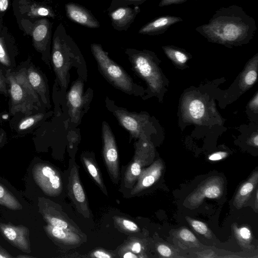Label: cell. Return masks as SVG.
<instances>
[{
  "label": "cell",
  "instance_id": "30bf717a",
  "mask_svg": "<svg viewBox=\"0 0 258 258\" xmlns=\"http://www.w3.org/2000/svg\"><path fill=\"white\" fill-rule=\"evenodd\" d=\"M125 53L127 55L135 71L146 80L151 87L156 88V76L151 52L147 50L141 51L134 48H126Z\"/></svg>",
  "mask_w": 258,
  "mask_h": 258
},
{
  "label": "cell",
  "instance_id": "5b68a950",
  "mask_svg": "<svg viewBox=\"0 0 258 258\" xmlns=\"http://www.w3.org/2000/svg\"><path fill=\"white\" fill-rule=\"evenodd\" d=\"M154 151L149 144L143 139L142 135L136 144L134 158L124 173V182L126 187H133L143 167L153 160Z\"/></svg>",
  "mask_w": 258,
  "mask_h": 258
},
{
  "label": "cell",
  "instance_id": "277c9868",
  "mask_svg": "<svg viewBox=\"0 0 258 258\" xmlns=\"http://www.w3.org/2000/svg\"><path fill=\"white\" fill-rule=\"evenodd\" d=\"M91 50L97 62L99 71L110 84L128 95L138 94V87L131 77L109 57L101 44L92 43Z\"/></svg>",
  "mask_w": 258,
  "mask_h": 258
},
{
  "label": "cell",
  "instance_id": "8d00e7d4",
  "mask_svg": "<svg viewBox=\"0 0 258 258\" xmlns=\"http://www.w3.org/2000/svg\"><path fill=\"white\" fill-rule=\"evenodd\" d=\"M257 78V73L254 70L249 71L245 77V82L247 85H252Z\"/></svg>",
  "mask_w": 258,
  "mask_h": 258
},
{
  "label": "cell",
  "instance_id": "d4e9b609",
  "mask_svg": "<svg viewBox=\"0 0 258 258\" xmlns=\"http://www.w3.org/2000/svg\"><path fill=\"white\" fill-rule=\"evenodd\" d=\"M233 229L235 235L240 244L245 247L249 246L252 239L250 230L246 227L238 228L236 225L233 226Z\"/></svg>",
  "mask_w": 258,
  "mask_h": 258
},
{
  "label": "cell",
  "instance_id": "cb8c5ba5",
  "mask_svg": "<svg viewBox=\"0 0 258 258\" xmlns=\"http://www.w3.org/2000/svg\"><path fill=\"white\" fill-rule=\"evenodd\" d=\"M82 159L91 176L99 185L105 194L107 195V192L103 183V181L101 178V174L93 160L85 156H83Z\"/></svg>",
  "mask_w": 258,
  "mask_h": 258
},
{
  "label": "cell",
  "instance_id": "f1b7e54d",
  "mask_svg": "<svg viewBox=\"0 0 258 258\" xmlns=\"http://www.w3.org/2000/svg\"><path fill=\"white\" fill-rule=\"evenodd\" d=\"M189 110L192 117L199 119L203 116L205 112V107L202 102L195 99L190 102Z\"/></svg>",
  "mask_w": 258,
  "mask_h": 258
},
{
  "label": "cell",
  "instance_id": "ffe728a7",
  "mask_svg": "<svg viewBox=\"0 0 258 258\" xmlns=\"http://www.w3.org/2000/svg\"><path fill=\"white\" fill-rule=\"evenodd\" d=\"M20 9L22 12L32 18L55 17L52 8L43 4L23 0L20 2Z\"/></svg>",
  "mask_w": 258,
  "mask_h": 258
},
{
  "label": "cell",
  "instance_id": "44dd1931",
  "mask_svg": "<svg viewBox=\"0 0 258 258\" xmlns=\"http://www.w3.org/2000/svg\"><path fill=\"white\" fill-rule=\"evenodd\" d=\"M46 230L50 235L58 242L67 245H77L82 239L79 234L59 227L48 225Z\"/></svg>",
  "mask_w": 258,
  "mask_h": 258
},
{
  "label": "cell",
  "instance_id": "f6af8a7d",
  "mask_svg": "<svg viewBox=\"0 0 258 258\" xmlns=\"http://www.w3.org/2000/svg\"><path fill=\"white\" fill-rule=\"evenodd\" d=\"M255 199H256V202H255L256 206H255V207H256V209H257V190H256V198H255Z\"/></svg>",
  "mask_w": 258,
  "mask_h": 258
},
{
  "label": "cell",
  "instance_id": "ab89813d",
  "mask_svg": "<svg viewBox=\"0 0 258 258\" xmlns=\"http://www.w3.org/2000/svg\"><path fill=\"white\" fill-rule=\"evenodd\" d=\"M93 255L94 256H95L96 257H98V258H110V257H111V256L109 254L104 252V251H102V250H97L93 252Z\"/></svg>",
  "mask_w": 258,
  "mask_h": 258
},
{
  "label": "cell",
  "instance_id": "d590c367",
  "mask_svg": "<svg viewBox=\"0 0 258 258\" xmlns=\"http://www.w3.org/2000/svg\"><path fill=\"white\" fill-rule=\"evenodd\" d=\"M7 84H8V81L6 76H5L0 70V93L5 95L8 94Z\"/></svg>",
  "mask_w": 258,
  "mask_h": 258
},
{
  "label": "cell",
  "instance_id": "7a4b0ae2",
  "mask_svg": "<svg viewBox=\"0 0 258 258\" xmlns=\"http://www.w3.org/2000/svg\"><path fill=\"white\" fill-rule=\"evenodd\" d=\"M51 60L59 84L66 89L69 84L70 69L75 67L82 68L86 64L79 47L61 23L53 34Z\"/></svg>",
  "mask_w": 258,
  "mask_h": 258
},
{
  "label": "cell",
  "instance_id": "7c38bea8",
  "mask_svg": "<svg viewBox=\"0 0 258 258\" xmlns=\"http://www.w3.org/2000/svg\"><path fill=\"white\" fill-rule=\"evenodd\" d=\"M36 181L47 194L55 196L62 190V181L59 173L47 165L38 166L35 170Z\"/></svg>",
  "mask_w": 258,
  "mask_h": 258
},
{
  "label": "cell",
  "instance_id": "d6a6232c",
  "mask_svg": "<svg viewBox=\"0 0 258 258\" xmlns=\"http://www.w3.org/2000/svg\"><path fill=\"white\" fill-rule=\"evenodd\" d=\"M0 62L4 66L9 67L12 66L11 58L6 47L3 39L0 37Z\"/></svg>",
  "mask_w": 258,
  "mask_h": 258
},
{
  "label": "cell",
  "instance_id": "83f0119b",
  "mask_svg": "<svg viewBox=\"0 0 258 258\" xmlns=\"http://www.w3.org/2000/svg\"><path fill=\"white\" fill-rule=\"evenodd\" d=\"M186 219L196 232L208 238L212 237V233L206 224L189 217H186Z\"/></svg>",
  "mask_w": 258,
  "mask_h": 258
},
{
  "label": "cell",
  "instance_id": "ac0fdd59",
  "mask_svg": "<svg viewBox=\"0 0 258 258\" xmlns=\"http://www.w3.org/2000/svg\"><path fill=\"white\" fill-rule=\"evenodd\" d=\"M27 76L30 85L40 97L41 101L44 104L48 105L49 90L43 76L33 66H30L27 69Z\"/></svg>",
  "mask_w": 258,
  "mask_h": 258
},
{
  "label": "cell",
  "instance_id": "4316f807",
  "mask_svg": "<svg viewBox=\"0 0 258 258\" xmlns=\"http://www.w3.org/2000/svg\"><path fill=\"white\" fill-rule=\"evenodd\" d=\"M44 116V114L38 113L32 115H29L23 118L18 124L20 131L26 130L40 121Z\"/></svg>",
  "mask_w": 258,
  "mask_h": 258
},
{
  "label": "cell",
  "instance_id": "52a82bcc",
  "mask_svg": "<svg viewBox=\"0 0 258 258\" xmlns=\"http://www.w3.org/2000/svg\"><path fill=\"white\" fill-rule=\"evenodd\" d=\"M224 181L222 177L214 176L201 182L184 201L186 207L196 209L205 198L218 199L223 194Z\"/></svg>",
  "mask_w": 258,
  "mask_h": 258
},
{
  "label": "cell",
  "instance_id": "836d02e7",
  "mask_svg": "<svg viewBox=\"0 0 258 258\" xmlns=\"http://www.w3.org/2000/svg\"><path fill=\"white\" fill-rule=\"evenodd\" d=\"M179 237L183 241L195 242L197 238L194 234L187 228H182L178 232Z\"/></svg>",
  "mask_w": 258,
  "mask_h": 258
},
{
  "label": "cell",
  "instance_id": "603a6c76",
  "mask_svg": "<svg viewBox=\"0 0 258 258\" xmlns=\"http://www.w3.org/2000/svg\"><path fill=\"white\" fill-rule=\"evenodd\" d=\"M45 218L53 226L59 227L68 231L80 234V231L71 224L65 217L59 214L56 216L46 215Z\"/></svg>",
  "mask_w": 258,
  "mask_h": 258
},
{
  "label": "cell",
  "instance_id": "2e32d148",
  "mask_svg": "<svg viewBox=\"0 0 258 258\" xmlns=\"http://www.w3.org/2000/svg\"><path fill=\"white\" fill-rule=\"evenodd\" d=\"M164 165L161 160H157L149 167L143 169L137 178L136 184L132 188L131 194L136 195L152 185L162 175Z\"/></svg>",
  "mask_w": 258,
  "mask_h": 258
},
{
  "label": "cell",
  "instance_id": "7bdbcfd3",
  "mask_svg": "<svg viewBox=\"0 0 258 258\" xmlns=\"http://www.w3.org/2000/svg\"><path fill=\"white\" fill-rule=\"evenodd\" d=\"M123 257L124 258H137L138 256L131 252H127L124 254Z\"/></svg>",
  "mask_w": 258,
  "mask_h": 258
},
{
  "label": "cell",
  "instance_id": "9c48e42d",
  "mask_svg": "<svg viewBox=\"0 0 258 258\" xmlns=\"http://www.w3.org/2000/svg\"><path fill=\"white\" fill-rule=\"evenodd\" d=\"M106 107L117 118L120 124L130 134L132 139L142 135L146 119L144 116L117 106L108 97L105 99Z\"/></svg>",
  "mask_w": 258,
  "mask_h": 258
},
{
  "label": "cell",
  "instance_id": "484cf974",
  "mask_svg": "<svg viewBox=\"0 0 258 258\" xmlns=\"http://www.w3.org/2000/svg\"><path fill=\"white\" fill-rule=\"evenodd\" d=\"M166 53L172 58L179 63H185L187 60V55L182 50L173 46H165L163 47Z\"/></svg>",
  "mask_w": 258,
  "mask_h": 258
},
{
  "label": "cell",
  "instance_id": "8fae6325",
  "mask_svg": "<svg viewBox=\"0 0 258 258\" xmlns=\"http://www.w3.org/2000/svg\"><path fill=\"white\" fill-rule=\"evenodd\" d=\"M52 25L48 19L42 18L32 24L29 32L35 49L42 55V59L50 66V44Z\"/></svg>",
  "mask_w": 258,
  "mask_h": 258
},
{
  "label": "cell",
  "instance_id": "6da1fadb",
  "mask_svg": "<svg viewBox=\"0 0 258 258\" xmlns=\"http://www.w3.org/2000/svg\"><path fill=\"white\" fill-rule=\"evenodd\" d=\"M196 30L209 41L226 46L248 43L256 30L254 19L236 5L215 11L208 22Z\"/></svg>",
  "mask_w": 258,
  "mask_h": 258
},
{
  "label": "cell",
  "instance_id": "bcb514c9",
  "mask_svg": "<svg viewBox=\"0 0 258 258\" xmlns=\"http://www.w3.org/2000/svg\"><path fill=\"white\" fill-rule=\"evenodd\" d=\"M2 139H3V135H2L0 133V142L2 141Z\"/></svg>",
  "mask_w": 258,
  "mask_h": 258
},
{
  "label": "cell",
  "instance_id": "3957f363",
  "mask_svg": "<svg viewBox=\"0 0 258 258\" xmlns=\"http://www.w3.org/2000/svg\"><path fill=\"white\" fill-rule=\"evenodd\" d=\"M5 76L10 85L11 113L30 115L34 110H38L41 106L39 96L28 80L27 69L22 68L17 72L8 70Z\"/></svg>",
  "mask_w": 258,
  "mask_h": 258
},
{
  "label": "cell",
  "instance_id": "74e56055",
  "mask_svg": "<svg viewBox=\"0 0 258 258\" xmlns=\"http://www.w3.org/2000/svg\"><path fill=\"white\" fill-rule=\"evenodd\" d=\"M188 0H161L158 6L159 7H163L172 5H177L183 3ZM198 1V0H192Z\"/></svg>",
  "mask_w": 258,
  "mask_h": 258
},
{
  "label": "cell",
  "instance_id": "f546056e",
  "mask_svg": "<svg viewBox=\"0 0 258 258\" xmlns=\"http://www.w3.org/2000/svg\"><path fill=\"white\" fill-rule=\"evenodd\" d=\"M147 0H112L107 9V12H110L117 7L121 6H129L130 5L139 6Z\"/></svg>",
  "mask_w": 258,
  "mask_h": 258
},
{
  "label": "cell",
  "instance_id": "4dcf8cb0",
  "mask_svg": "<svg viewBox=\"0 0 258 258\" xmlns=\"http://www.w3.org/2000/svg\"><path fill=\"white\" fill-rule=\"evenodd\" d=\"M0 203L12 209H16L18 206L16 200L7 193L1 185H0Z\"/></svg>",
  "mask_w": 258,
  "mask_h": 258
},
{
  "label": "cell",
  "instance_id": "60d3db41",
  "mask_svg": "<svg viewBox=\"0 0 258 258\" xmlns=\"http://www.w3.org/2000/svg\"><path fill=\"white\" fill-rule=\"evenodd\" d=\"M9 5V0H0V12H5Z\"/></svg>",
  "mask_w": 258,
  "mask_h": 258
},
{
  "label": "cell",
  "instance_id": "4fadbf2b",
  "mask_svg": "<svg viewBox=\"0 0 258 258\" xmlns=\"http://www.w3.org/2000/svg\"><path fill=\"white\" fill-rule=\"evenodd\" d=\"M68 192L78 211L85 217H90V211L86 196L81 185L78 168L74 165L68 177Z\"/></svg>",
  "mask_w": 258,
  "mask_h": 258
},
{
  "label": "cell",
  "instance_id": "d6986e66",
  "mask_svg": "<svg viewBox=\"0 0 258 258\" xmlns=\"http://www.w3.org/2000/svg\"><path fill=\"white\" fill-rule=\"evenodd\" d=\"M257 182L258 171L256 170L238 189L233 201V205L236 209L241 208L246 204L257 185Z\"/></svg>",
  "mask_w": 258,
  "mask_h": 258
},
{
  "label": "cell",
  "instance_id": "1f68e13d",
  "mask_svg": "<svg viewBox=\"0 0 258 258\" xmlns=\"http://www.w3.org/2000/svg\"><path fill=\"white\" fill-rule=\"evenodd\" d=\"M115 221L116 223L123 230L130 232H137L140 230L136 223L128 219L116 218Z\"/></svg>",
  "mask_w": 258,
  "mask_h": 258
},
{
  "label": "cell",
  "instance_id": "8992f818",
  "mask_svg": "<svg viewBox=\"0 0 258 258\" xmlns=\"http://www.w3.org/2000/svg\"><path fill=\"white\" fill-rule=\"evenodd\" d=\"M84 80L78 78L72 85L67 95V106L71 121L79 123L83 114L87 111L91 100L92 91L84 93Z\"/></svg>",
  "mask_w": 258,
  "mask_h": 258
},
{
  "label": "cell",
  "instance_id": "9a60e30c",
  "mask_svg": "<svg viewBox=\"0 0 258 258\" xmlns=\"http://www.w3.org/2000/svg\"><path fill=\"white\" fill-rule=\"evenodd\" d=\"M140 11L139 6H134L133 8L121 6L108 12V14L111 19L113 28L115 30L121 31L128 29Z\"/></svg>",
  "mask_w": 258,
  "mask_h": 258
},
{
  "label": "cell",
  "instance_id": "e0dca14e",
  "mask_svg": "<svg viewBox=\"0 0 258 258\" xmlns=\"http://www.w3.org/2000/svg\"><path fill=\"white\" fill-rule=\"evenodd\" d=\"M183 21L179 17L164 15L151 20L139 30L140 34L158 35L164 33L172 25Z\"/></svg>",
  "mask_w": 258,
  "mask_h": 258
},
{
  "label": "cell",
  "instance_id": "f35d334b",
  "mask_svg": "<svg viewBox=\"0 0 258 258\" xmlns=\"http://www.w3.org/2000/svg\"><path fill=\"white\" fill-rule=\"evenodd\" d=\"M227 155L228 153L227 152H218L210 155L208 159L211 161H218L225 158Z\"/></svg>",
  "mask_w": 258,
  "mask_h": 258
},
{
  "label": "cell",
  "instance_id": "e575fe53",
  "mask_svg": "<svg viewBox=\"0 0 258 258\" xmlns=\"http://www.w3.org/2000/svg\"><path fill=\"white\" fill-rule=\"evenodd\" d=\"M158 253L163 257H171L172 251L171 249L166 245L160 244L157 247Z\"/></svg>",
  "mask_w": 258,
  "mask_h": 258
},
{
  "label": "cell",
  "instance_id": "5bb4252c",
  "mask_svg": "<svg viewBox=\"0 0 258 258\" xmlns=\"http://www.w3.org/2000/svg\"><path fill=\"white\" fill-rule=\"evenodd\" d=\"M67 17L72 21L89 28H98L100 24L91 11L75 3H68L64 6Z\"/></svg>",
  "mask_w": 258,
  "mask_h": 258
},
{
  "label": "cell",
  "instance_id": "b9f144b4",
  "mask_svg": "<svg viewBox=\"0 0 258 258\" xmlns=\"http://www.w3.org/2000/svg\"><path fill=\"white\" fill-rule=\"evenodd\" d=\"M142 249V246L140 243L135 242L132 245L131 250L133 252L136 253H139L141 252Z\"/></svg>",
  "mask_w": 258,
  "mask_h": 258
},
{
  "label": "cell",
  "instance_id": "ba28073f",
  "mask_svg": "<svg viewBox=\"0 0 258 258\" xmlns=\"http://www.w3.org/2000/svg\"><path fill=\"white\" fill-rule=\"evenodd\" d=\"M103 155L109 175L114 183L119 179L120 172L115 137L108 123L102 122Z\"/></svg>",
  "mask_w": 258,
  "mask_h": 258
},
{
  "label": "cell",
  "instance_id": "ee69618b",
  "mask_svg": "<svg viewBox=\"0 0 258 258\" xmlns=\"http://www.w3.org/2000/svg\"><path fill=\"white\" fill-rule=\"evenodd\" d=\"M253 143L255 146H258V136L256 135L253 139Z\"/></svg>",
  "mask_w": 258,
  "mask_h": 258
},
{
  "label": "cell",
  "instance_id": "7402d4cb",
  "mask_svg": "<svg viewBox=\"0 0 258 258\" xmlns=\"http://www.w3.org/2000/svg\"><path fill=\"white\" fill-rule=\"evenodd\" d=\"M2 229L5 236L11 241L16 243L22 248H26L27 246V243L23 234L20 232V230L16 227L10 226H4Z\"/></svg>",
  "mask_w": 258,
  "mask_h": 258
}]
</instances>
